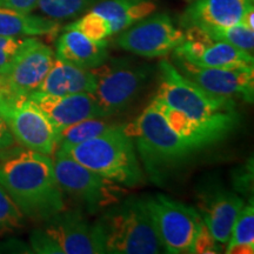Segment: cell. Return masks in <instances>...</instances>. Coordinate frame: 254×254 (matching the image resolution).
<instances>
[{"label":"cell","instance_id":"cell-5","mask_svg":"<svg viewBox=\"0 0 254 254\" xmlns=\"http://www.w3.org/2000/svg\"><path fill=\"white\" fill-rule=\"evenodd\" d=\"M160 85L155 98L196 122L238 113L236 100L209 93L182 74L167 59L159 63Z\"/></svg>","mask_w":254,"mask_h":254},{"label":"cell","instance_id":"cell-21","mask_svg":"<svg viewBox=\"0 0 254 254\" xmlns=\"http://www.w3.org/2000/svg\"><path fill=\"white\" fill-rule=\"evenodd\" d=\"M155 9V0H104L95 5L92 11L110 21L114 36L154 13Z\"/></svg>","mask_w":254,"mask_h":254},{"label":"cell","instance_id":"cell-6","mask_svg":"<svg viewBox=\"0 0 254 254\" xmlns=\"http://www.w3.org/2000/svg\"><path fill=\"white\" fill-rule=\"evenodd\" d=\"M154 68L129 59H114L94 68L92 93L100 117L111 118L128 109L151 80Z\"/></svg>","mask_w":254,"mask_h":254},{"label":"cell","instance_id":"cell-30","mask_svg":"<svg viewBox=\"0 0 254 254\" xmlns=\"http://www.w3.org/2000/svg\"><path fill=\"white\" fill-rule=\"evenodd\" d=\"M233 187L237 193L250 195L253 194V161L252 158L249 163L238 168L233 174Z\"/></svg>","mask_w":254,"mask_h":254},{"label":"cell","instance_id":"cell-18","mask_svg":"<svg viewBox=\"0 0 254 254\" xmlns=\"http://www.w3.org/2000/svg\"><path fill=\"white\" fill-rule=\"evenodd\" d=\"M57 58L84 69H94L109 60L107 40L94 41L77 30L64 28L56 41Z\"/></svg>","mask_w":254,"mask_h":254},{"label":"cell","instance_id":"cell-22","mask_svg":"<svg viewBox=\"0 0 254 254\" xmlns=\"http://www.w3.org/2000/svg\"><path fill=\"white\" fill-rule=\"evenodd\" d=\"M114 125L117 124L110 122L109 118H103V117H94V118L81 120V122L73 124V125L64 128L63 131L58 132L57 148L62 151H67L73 146L100 135L101 133L110 129Z\"/></svg>","mask_w":254,"mask_h":254},{"label":"cell","instance_id":"cell-25","mask_svg":"<svg viewBox=\"0 0 254 254\" xmlns=\"http://www.w3.org/2000/svg\"><path fill=\"white\" fill-rule=\"evenodd\" d=\"M204 31L208 37L218 41L230 44L241 51L253 55L254 50V30L247 27L243 23H238L231 26L213 27Z\"/></svg>","mask_w":254,"mask_h":254},{"label":"cell","instance_id":"cell-11","mask_svg":"<svg viewBox=\"0 0 254 254\" xmlns=\"http://www.w3.org/2000/svg\"><path fill=\"white\" fill-rule=\"evenodd\" d=\"M185 40V31L166 13H152L118 33L117 45L142 58H160L173 52Z\"/></svg>","mask_w":254,"mask_h":254},{"label":"cell","instance_id":"cell-4","mask_svg":"<svg viewBox=\"0 0 254 254\" xmlns=\"http://www.w3.org/2000/svg\"><path fill=\"white\" fill-rule=\"evenodd\" d=\"M105 253L158 254L165 252L150 212L140 198H127L106 208L94 221Z\"/></svg>","mask_w":254,"mask_h":254},{"label":"cell","instance_id":"cell-9","mask_svg":"<svg viewBox=\"0 0 254 254\" xmlns=\"http://www.w3.org/2000/svg\"><path fill=\"white\" fill-rule=\"evenodd\" d=\"M144 200L165 252L190 254L202 222L198 209L163 194Z\"/></svg>","mask_w":254,"mask_h":254},{"label":"cell","instance_id":"cell-15","mask_svg":"<svg viewBox=\"0 0 254 254\" xmlns=\"http://www.w3.org/2000/svg\"><path fill=\"white\" fill-rule=\"evenodd\" d=\"M245 202L240 194L222 185H209L198 193V212L214 239L226 245L234 221Z\"/></svg>","mask_w":254,"mask_h":254},{"label":"cell","instance_id":"cell-29","mask_svg":"<svg viewBox=\"0 0 254 254\" xmlns=\"http://www.w3.org/2000/svg\"><path fill=\"white\" fill-rule=\"evenodd\" d=\"M221 251L220 244L214 239V237L202 221L193 241L190 254H215L220 253Z\"/></svg>","mask_w":254,"mask_h":254},{"label":"cell","instance_id":"cell-23","mask_svg":"<svg viewBox=\"0 0 254 254\" xmlns=\"http://www.w3.org/2000/svg\"><path fill=\"white\" fill-rule=\"evenodd\" d=\"M225 253L252 254L254 253V205L253 198L244 205L234 221L232 233L226 243Z\"/></svg>","mask_w":254,"mask_h":254},{"label":"cell","instance_id":"cell-2","mask_svg":"<svg viewBox=\"0 0 254 254\" xmlns=\"http://www.w3.org/2000/svg\"><path fill=\"white\" fill-rule=\"evenodd\" d=\"M126 129L146 174L154 183L163 182L199 152L173 131L154 100L138 118L127 124Z\"/></svg>","mask_w":254,"mask_h":254},{"label":"cell","instance_id":"cell-32","mask_svg":"<svg viewBox=\"0 0 254 254\" xmlns=\"http://www.w3.org/2000/svg\"><path fill=\"white\" fill-rule=\"evenodd\" d=\"M38 0H0V6L21 13H32L37 8Z\"/></svg>","mask_w":254,"mask_h":254},{"label":"cell","instance_id":"cell-7","mask_svg":"<svg viewBox=\"0 0 254 254\" xmlns=\"http://www.w3.org/2000/svg\"><path fill=\"white\" fill-rule=\"evenodd\" d=\"M32 232L31 250L40 254L105 253L97 228L81 208L64 209Z\"/></svg>","mask_w":254,"mask_h":254},{"label":"cell","instance_id":"cell-13","mask_svg":"<svg viewBox=\"0 0 254 254\" xmlns=\"http://www.w3.org/2000/svg\"><path fill=\"white\" fill-rule=\"evenodd\" d=\"M173 60L182 74L209 93L253 103L254 67H200L174 56Z\"/></svg>","mask_w":254,"mask_h":254},{"label":"cell","instance_id":"cell-1","mask_svg":"<svg viewBox=\"0 0 254 254\" xmlns=\"http://www.w3.org/2000/svg\"><path fill=\"white\" fill-rule=\"evenodd\" d=\"M0 184L33 221L44 222L66 208L51 155L19 147L0 160Z\"/></svg>","mask_w":254,"mask_h":254},{"label":"cell","instance_id":"cell-20","mask_svg":"<svg viewBox=\"0 0 254 254\" xmlns=\"http://www.w3.org/2000/svg\"><path fill=\"white\" fill-rule=\"evenodd\" d=\"M59 21L45 15L21 13L0 6V36L6 37H52L58 34Z\"/></svg>","mask_w":254,"mask_h":254},{"label":"cell","instance_id":"cell-33","mask_svg":"<svg viewBox=\"0 0 254 254\" xmlns=\"http://www.w3.org/2000/svg\"><path fill=\"white\" fill-rule=\"evenodd\" d=\"M253 17H254V6H252V7L247 9V11L245 12V14L243 15V18H241L240 23H243L245 26L252 28V30H254V23H253Z\"/></svg>","mask_w":254,"mask_h":254},{"label":"cell","instance_id":"cell-3","mask_svg":"<svg viewBox=\"0 0 254 254\" xmlns=\"http://www.w3.org/2000/svg\"><path fill=\"white\" fill-rule=\"evenodd\" d=\"M64 152L79 164L126 189L145 182L134 141L126 125L117 124L100 135Z\"/></svg>","mask_w":254,"mask_h":254},{"label":"cell","instance_id":"cell-12","mask_svg":"<svg viewBox=\"0 0 254 254\" xmlns=\"http://www.w3.org/2000/svg\"><path fill=\"white\" fill-rule=\"evenodd\" d=\"M53 60V50L37 37H30L11 67L0 75V92L26 97L41 84Z\"/></svg>","mask_w":254,"mask_h":254},{"label":"cell","instance_id":"cell-8","mask_svg":"<svg viewBox=\"0 0 254 254\" xmlns=\"http://www.w3.org/2000/svg\"><path fill=\"white\" fill-rule=\"evenodd\" d=\"M53 166L64 194L81 206L87 213H101L125 198L127 190L79 164L62 150H56Z\"/></svg>","mask_w":254,"mask_h":254},{"label":"cell","instance_id":"cell-34","mask_svg":"<svg viewBox=\"0 0 254 254\" xmlns=\"http://www.w3.org/2000/svg\"><path fill=\"white\" fill-rule=\"evenodd\" d=\"M185 1H187L190 4V2H193V1H195V0H185Z\"/></svg>","mask_w":254,"mask_h":254},{"label":"cell","instance_id":"cell-19","mask_svg":"<svg viewBox=\"0 0 254 254\" xmlns=\"http://www.w3.org/2000/svg\"><path fill=\"white\" fill-rule=\"evenodd\" d=\"M95 86L93 69H84L55 56L47 74L36 91L52 95L92 93Z\"/></svg>","mask_w":254,"mask_h":254},{"label":"cell","instance_id":"cell-16","mask_svg":"<svg viewBox=\"0 0 254 254\" xmlns=\"http://www.w3.org/2000/svg\"><path fill=\"white\" fill-rule=\"evenodd\" d=\"M49 122L55 127L57 134L66 127L81 120L100 117L93 93H75L52 95L33 91L26 95Z\"/></svg>","mask_w":254,"mask_h":254},{"label":"cell","instance_id":"cell-17","mask_svg":"<svg viewBox=\"0 0 254 254\" xmlns=\"http://www.w3.org/2000/svg\"><path fill=\"white\" fill-rule=\"evenodd\" d=\"M254 0H195L180 17L183 28L208 30L238 24Z\"/></svg>","mask_w":254,"mask_h":254},{"label":"cell","instance_id":"cell-24","mask_svg":"<svg viewBox=\"0 0 254 254\" xmlns=\"http://www.w3.org/2000/svg\"><path fill=\"white\" fill-rule=\"evenodd\" d=\"M104 0H38L37 8L56 21L69 20L86 13Z\"/></svg>","mask_w":254,"mask_h":254},{"label":"cell","instance_id":"cell-14","mask_svg":"<svg viewBox=\"0 0 254 254\" xmlns=\"http://www.w3.org/2000/svg\"><path fill=\"white\" fill-rule=\"evenodd\" d=\"M173 56L200 67H254L253 55L208 37L199 28H186L185 40Z\"/></svg>","mask_w":254,"mask_h":254},{"label":"cell","instance_id":"cell-26","mask_svg":"<svg viewBox=\"0 0 254 254\" xmlns=\"http://www.w3.org/2000/svg\"><path fill=\"white\" fill-rule=\"evenodd\" d=\"M65 28L77 30L94 41H104L113 36L110 21L92 9L81 14L77 20L68 24Z\"/></svg>","mask_w":254,"mask_h":254},{"label":"cell","instance_id":"cell-10","mask_svg":"<svg viewBox=\"0 0 254 254\" xmlns=\"http://www.w3.org/2000/svg\"><path fill=\"white\" fill-rule=\"evenodd\" d=\"M0 117L21 147L46 155L55 154L56 128L26 97L0 92Z\"/></svg>","mask_w":254,"mask_h":254},{"label":"cell","instance_id":"cell-31","mask_svg":"<svg viewBox=\"0 0 254 254\" xmlns=\"http://www.w3.org/2000/svg\"><path fill=\"white\" fill-rule=\"evenodd\" d=\"M18 142L15 141L13 134L9 131L4 119L0 117V160L17 151Z\"/></svg>","mask_w":254,"mask_h":254},{"label":"cell","instance_id":"cell-27","mask_svg":"<svg viewBox=\"0 0 254 254\" xmlns=\"http://www.w3.org/2000/svg\"><path fill=\"white\" fill-rule=\"evenodd\" d=\"M24 225L25 215L0 184V236L20 230Z\"/></svg>","mask_w":254,"mask_h":254},{"label":"cell","instance_id":"cell-28","mask_svg":"<svg viewBox=\"0 0 254 254\" xmlns=\"http://www.w3.org/2000/svg\"><path fill=\"white\" fill-rule=\"evenodd\" d=\"M30 37L0 36V75L7 72Z\"/></svg>","mask_w":254,"mask_h":254}]
</instances>
